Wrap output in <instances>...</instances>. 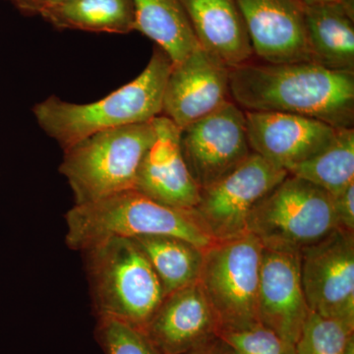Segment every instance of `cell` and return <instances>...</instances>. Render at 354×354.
<instances>
[{
  "instance_id": "cell-1",
  "label": "cell",
  "mask_w": 354,
  "mask_h": 354,
  "mask_svg": "<svg viewBox=\"0 0 354 354\" xmlns=\"http://www.w3.org/2000/svg\"><path fill=\"white\" fill-rule=\"evenodd\" d=\"M230 97L244 111H277L354 128V72L313 62H247L230 69Z\"/></svg>"
},
{
  "instance_id": "cell-2",
  "label": "cell",
  "mask_w": 354,
  "mask_h": 354,
  "mask_svg": "<svg viewBox=\"0 0 354 354\" xmlns=\"http://www.w3.org/2000/svg\"><path fill=\"white\" fill-rule=\"evenodd\" d=\"M172 62L155 46L152 57L131 82L99 101L73 104L51 95L32 109L39 127L66 150L97 132L149 122L162 114Z\"/></svg>"
},
{
  "instance_id": "cell-3",
  "label": "cell",
  "mask_w": 354,
  "mask_h": 354,
  "mask_svg": "<svg viewBox=\"0 0 354 354\" xmlns=\"http://www.w3.org/2000/svg\"><path fill=\"white\" fill-rule=\"evenodd\" d=\"M65 218L67 245L80 252L114 236H174L203 250L216 242L200 225L194 209L162 204L135 189L88 204L74 205Z\"/></svg>"
},
{
  "instance_id": "cell-4",
  "label": "cell",
  "mask_w": 354,
  "mask_h": 354,
  "mask_svg": "<svg viewBox=\"0 0 354 354\" xmlns=\"http://www.w3.org/2000/svg\"><path fill=\"white\" fill-rule=\"evenodd\" d=\"M81 252L97 318L144 330L165 295L138 244L127 237H109Z\"/></svg>"
},
{
  "instance_id": "cell-5",
  "label": "cell",
  "mask_w": 354,
  "mask_h": 354,
  "mask_svg": "<svg viewBox=\"0 0 354 354\" xmlns=\"http://www.w3.org/2000/svg\"><path fill=\"white\" fill-rule=\"evenodd\" d=\"M155 137L149 121L95 133L64 150L59 172L75 205L134 189L140 165Z\"/></svg>"
},
{
  "instance_id": "cell-6",
  "label": "cell",
  "mask_w": 354,
  "mask_h": 354,
  "mask_svg": "<svg viewBox=\"0 0 354 354\" xmlns=\"http://www.w3.org/2000/svg\"><path fill=\"white\" fill-rule=\"evenodd\" d=\"M337 228L332 195L288 174L254 208L247 232L265 248L299 253Z\"/></svg>"
},
{
  "instance_id": "cell-7",
  "label": "cell",
  "mask_w": 354,
  "mask_h": 354,
  "mask_svg": "<svg viewBox=\"0 0 354 354\" xmlns=\"http://www.w3.org/2000/svg\"><path fill=\"white\" fill-rule=\"evenodd\" d=\"M262 253V243L251 234L216 241L204 251L198 283L215 313L220 332L259 323Z\"/></svg>"
},
{
  "instance_id": "cell-8",
  "label": "cell",
  "mask_w": 354,
  "mask_h": 354,
  "mask_svg": "<svg viewBox=\"0 0 354 354\" xmlns=\"http://www.w3.org/2000/svg\"><path fill=\"white\" fill-rule=\"evenodd\" d=\"M288 176L285 169L252 152L234 171L200 189L199 201L193 209L214 241L236 239L248 234L254 208Z\"/></svg>"
},
{
  "instance_id": "cell-9",
  "label": "cell",
  "mask_w": 354,
  "mask_h": 354,
  "mask_svg": "<svg viewBox=\"0 0 354 354\" xmlns=\"http://www.w3.org/2000/svg\"><path fill=\"white\" fill-rule=\"evenodd\" d=\"M310 311L354 325V232L337 228L299 252Z\"/></svg>"
},
{
  "instance_id": "cell-10",
  "label": "cell",
  "mask_w": 354,
  "mask_h": 354,
  "mask_svg": "<svg viewBox=\"0 0 354 354\" xmlns=\"http://www.w3.org/2000/svg\"><path fill=\"white\" fill-rule=\"evenodd\" d=\"M184 160L200 189L236 169L251 155L245 111L232 100L180 131Z\"/></svg>"
},
{
  "instance_id": "cell-11",
  "label": "cell",
  "mask_w": 354,
  "mask_h": 354,
  "mask_svg": "<svg viewBox=\"0 0 354 354\" xmlns=\"http://www.w3.org/2000/svg\"><path fill=\"white\" fill-rule=\"evenodd\" d=\"M230 68L199 46L172 64L164 93L162 115L179 129L201 120L230 101Z\"/></svg>"
},
{
  "instance_id": "cell-12",
  "label": "cell",
  "mask_w": 354,
  "mask_h": 354,
  "mask_svg": "<svg viewBox=\"0 0 354 354\" xmlns=\"http://www.w3.org/2000/svg\"><path fill=\"white\" fill-rule=\"evenodd\" d=\"M254 55L265 64L312 62L300 0H236Z\"/></svg>"
},
{
  "instance_id": "cell-13",
  "label": "cell",
  "mask_w": 354,
  "mask_h": 354,
  "mask_svg": "<svg viewBox=\"0 0 354 354\" xmlns=\"http://www.w3.org/2000/svg\"><path fill=\"white\" fill-rule=\"evenodd\" d=\"M251 151L290 172L323 150L337 128L323 121L277 111H245Z\"/></svg>"
},
{
  "instance_id": "cell-14",
  "label": "cell",
  "mask_w": 354,
  "mask_h": 354,
  "mask_svg": "<svg viewBox=\"0 0 354 354\" xmlns=\"http://www.w3.org/2000/svg\"><path fill=\"white\" fill-rule=\"evenodd\" d=\"M299 267V253L263 247L258 321L295 346L310 313Z\"/></svg>"
},
{
  "instance_id": "cell-15",
  "label": "cell",
  "mask_w": 354,
  "mask_h": 354,
  "mask_svg": "<svg viewBox=\"0 0 354 354\" xmlns=\"http://www.w3.org/2000/svg\"><path fill=\"white\" fill-rule=\"evenodd\" d=\"M156 137L140 165L134 189L156 201L193 209L200 197L184 160L178 127L165 115L152 120Z\"/></svg>"
},
{
  "instance_id": "cell-16",
  "label": "cell",
  "mask_w": 354,
  "mask_h": 354,
  "mask_svg": "<svg viewBox=\"0 0 354 354\" xmlns=\"http://www.w3.org/2000/svg\"><path fill=\"white\" fill-rule=\"evenodd\" d=\"M143 332L160 354H184L218 337L220 326L196 283L165 295Z\"/></svg>"
},
{
  "instance_id": "cell-17",
  "label": "cell",
  "mask_w": 354,
  "mask_h": 354,
  "mask_svg": "<svg viewBox=\"0 0 354 354\" xmlns=\"http://www.w3.org/2000/svg\"><path fill=\"white\" fill-rule=\"evenodd\" d=\"M198 43L230 69L254 53L236 0H180Z\"/></svg>"
},
{
  "instance_id": "cell-18",
  "label": "cell",
  "mask_w": 354,
  "mask_h": 354,
  "mask_svg": "<svg viewBox=\"0 0 354 354\" xmlns=\"http://www.w3.org/2000/svg\"><path fill=\"white\" fill-rule=\"evenodd\" d=\"M305 23L313 64L354 72V9L342 4L305 6Z\"/></svg>"
},
{
  "instance_id": "cell-19",
  "label": "cell",
  "mask_w": 354,
  "mask_h": 354,
  "mask_svg": "<svg viewBox=\"0 0 354 354\" xmlns=\"http://www.w3.org/2000/svg\"><path fill=\"white\" fill-rule=\"evenodd\" d=\"M135 31L152 39L172 64L199 48L180 0H132Z\"/></svg>"
},
{
  "instance_id": "cell-20",
  "label": "cell",
  "mask_w": 354,
  "mask_h": 354,
  "mask_svg": "<svg viewBox=\"0 0 354 354\" xmlns=\"http://www.w3.org/2000/svg\"><path fill=\"white\" fill-rule=\"evenodd\" d=\"M58 30L124 35L135 31L132 0H65L39 14Z\"/></svg>"
},
{
  "instance_id": "cell-21",
  "label": "cell",
  "mask_w": 354,
  "mask_h": 354,
  "mask_svg": "<svg viewBox=\"0 0 354 354\" xmlns=\"http://www.w3.org/2000/svg\"><path fill=\"white\" fill-rule=\"evenodd\" d=\"M131 239L152 265L165 295L198 283L205 251L200 247L165 235Z\"/></svg>"
},
{
  "instance_id": "cell-22",
  "label": "cell",
  "mask_w": 354,
  "mask_h": 354,
  "mask_svg": "<svg viewBox=\"0 0 354 354\" xmlns=\"http://www.w3.org/2000/svg\"><path fill=\"white\" fill-rule=\"evenodd\" d=\"M288 174L299 177L337 196L354 183V128H337L321 152Z\"/></svg>"
},
{
  "instance_id": "cell-23",
  "label": "cell",
  "mask_w": 354,
  "mask_h": 354,
  "mask_svg": "<svg viewBox=\"0 0 354 354\" xmlns=\"http://www.w3.org/2000/svg\"><path fill=\"white\" fill-rule=\"evenodd\" d=\"M297 354H354V325L310 311L297 344Z\"/></svg>"
},
{
  "instance_id": "cell-24",
  "label": "cell",
  "mask_w": 354,
  "mask_h": 354,
  "mask_svg": "<svg viewBox=\"0 0 354 354\" xmlns=\"http://www.w3.org/2000/svg\"><path fill=\"white\" fill-rule=\"evenodd\" d=\"M218 337L234 354H297L295 344L260 323L242 329L221 330Z\"/></svg>"
},
{
  "instance_id": "cell-25",
  "label": "cell",
  "mask_w": 354,
  "mask_h": 354,
  "mask_svg": "<svg viewBox=\"0 0 354 354\" xmlns=\"http://www.w3.org/2000/svg\"><path fill=\"white\" fill-rule=\"evenodd\" d=\"M97 337L106 354H160L145 333L118 320L97 318Z\"/></svg>"
},
{
  "instance_id": "cell-26",
  "label": "cell",
  "mask_w": 354,
  "mask_h": 354,
  "mask_svg": "<svg viewBox=\"0 0 354 354\" xmlns=\"http://www.w3.org/2000/svg\"><path fill=\"white\" fill-rule=\"evenodd\" d=\"M333 198L339 227L354 232V183Z\"/></svg>"
},
{
  "instance_id": "cell-27",
  "label": "cell",
  "mask_w": 354,
  "mask_h": 354,
  "mask_svg": "<svg viewBox=\"0 0 354 354\" xmlns=\"http://www.w3.org/2000/svg\"><path fill=\"white\" fill-rule=\"evenodd\" d=\"M26 16H37L46 6V0H7Z\"/></svg>"
},
{
  "instance_id": "cell-28",
  "label": "cell",
  "mask_w": 354,
  "mask_h": 354,
  "mask_svg": "<svg viewBox=\"0 0 354 354\" xmlns=\"http://www.w3.org/2000/svg\"><path fill=\"white\" fill-rule=\"evenodd\" d=\"M184 354H234L227 344L221 341L218 337L212 339L204 346Z\"/></svg>"
},
{
  "instance_id": "cell-29",
  "label": "cell",
  "mask_w": 354,
  "mask_h": 354,
  "mask_svg": "<svg viewBox=\"0 0 354 354\" xmlns=\"http://www.w3.org/2000/svg\"><path fill=\"white\" fill-rule=\"evenodd\" d=\"M304 6H325V4H342L354 9V0H300Z\"/></svg>"
},
{
  "instance_id": "cell-30",
  "label": "cell",
  "mask_w": 354,
  "mask_h": 354,
  "mask_svg": "<svg viewBox=\"0 0 354 354\" xmlns=\"http://www.w3.org/2000/svg\"><path fill=\"white\" fill-rule=\"evenodd\" d=\"M62 1H65V0H46V4L44 7L53 6V4L59 3V2Z\"/></svg>"
}]
</instances>
